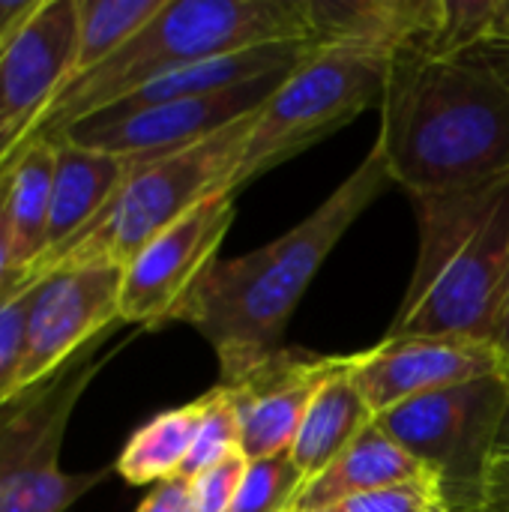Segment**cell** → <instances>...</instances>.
<instances>
[{
	"label": "cell",
	"instance_id": "obj_1",
	"mask_svg": "<svg viewBox=\"0 0 509 512\" xmlns=\"http://www.w3.org/2000/svg\"><path fill=\"white\" fill-rule=\"evenodd\" d=\"M375 144L411 198L509 174V36L408 39L390 60Z\"/></svg>",
	"mask_w": 509,
	"mask_h": 512
},
{
	"label": "cell",
	"instance_id": "obj_2",
	"mask_svg": "<svg viewBox=\"0 0 509 512\" xmlns=\"http://www.w3.org/2000/svg\"><path fill=\"white\" fill-rule=\"evenodd\" d=\"M441 0H312L318 39L261 105L231 192L381 105L393 54L438 18Z\"/></svg>",
	"mask_w": 509,
	"mask_h": 512
},
{
	"label": "cell",
	"instance_id": "obj_3",
	"mask_svg": "<svg viewBox=\"0 0 509 512\" xmlns=\"http://www.w3.org/2000/svg\"><path fill=\"white\" fill-rule=\"evenodd\" d=\"M390 183L384 153L372 144L369 156L303 222L240 258H219L198 279L171 321L195 327L210 342L219 384L243 378L285 348V327L315 273Z\"/></svg>",
	"mask_w": 509,
	"mask_h": 512
},
{
	"label": "cell",
	"instance_id": "obj_4",
	"mask_svg": "<svg viewBox=\"0 0 509 512\" xmlns=\"http://www.w3.org/2000/svg\"><path fill=\"white\" fill-rule=\"evenodd\" d=\"M411 201L420 252L387 336L492 342L509 294V174Z\"/></svg>",
	"mask_w": 509,
	"mask_h": 512
},
{
	"label": "cell",
	"instance_id": "obj_5",
	"mask_svg": "<svg viewBox=\"0 0 509 512\" xmlns=\"http://www.w3.org/2000/svg\"><path fill=\"white\" fill-rule=\"evenodd\" d=\"M309 39H318L312 0H165L123 48L60 90L30 138H54L168 72Z\"/></svg>",
	"mask_w": 509,
	"mask_h": 512
},
{
	"label": "cell",
	"instance_id": "obj_6",
	"mask_svg": "<svg viewBox=\"0 0 509 512\" xmlns=\"http://www.w3.org/2000/svg\"><path fill=\"white\" fill-rule=\"evenodd\" d=\"M258 111L237 117L216 135L183 150L144 156L141 165L126 177L114 201L102 210V216L63 252L36 264L30 270V279L72 267L123 270L159 231L174 225L192 207H198L210 195L231 192V177L237 171L243 144L255 126Z\"/></svg>",
	"mask_w": 509,
	"mask_h": 512
},
{
	"label": "cell",
	"instance_id": "obj_7",
	"mask_svg": "<svg viewBox=\"0 0 509 512\" xmlns=\"http://www.w3.org/2000/svg\"><path fill=\"white\" fill-rule=\"evenodd\" d=\"M105 339L0 405V512H66L108 477V468L63 474L57 465L69 417L105 366L99 360Z\"/></svg>",
	"mask_w": 509,
	"mask_h": 512
},
{
	"label": "cell",
	"instance_id": "obj_8",
	"mask_svg": "<svg viewBox=\"0 0 509 512\" xmlns=\"http://www.w3.org/2000/svg\"><path fill=\"white\" fill-rule=\"evenodd\" d=\"M237 216V195L219 192L159 231L126 267L120 285V321L162 327L219 261V246Z\"/></svg>",
	"mask_w": 509,
	"mask_h": 512
},
{
	"label": "cell",
	"instance_id": "obj_9",
	"mask_svg": "<svg viewBox=\"0 0 509 512\" xmlns=\"http://www.w3.org/2000/svg\"><path fill=\"white\" fill-rule=\"evenodd\" d=\"M507 378L474 381L408 399L375 417L399 447L450 483L477 486L480 468L492 453V426L504 399Z\"/></svg>",
	"mask_w": 509,
	"mask_h": 512
},
{
	"label": "cell",
	"instance_id": "obj_10",
	"mask_svg": "<svg viewBox=\"0 0 509 512\" xmlns=\"http://www.w3.org/2000/svg\"><path fill=\"white\" fill-rule=\"evenodd\" d=\"M120 285V267H72L36 279L18 390L45 381L87 345L123 324Z\"/></svg>",
	"mask_w": 509,
	"mask_h": 512
},
{
	"label": "cell",
	"instance_id": "obj_11",
	"mask_svg": "<svg viewBox=\"0 0 509 512\" xmlns=\"http://www.w3.org/2000/svg\"><path fill=\"white\" fill-rule=\"evenodd\" d=\"M351 375L366 405L378 417L426 393L465 387L474 381L509 378V363L498 345L483 339L384 336L375 348L354 354Z\"/></svg>",
	"mask_w": 509,
	"mask_h": 512
},
{
	"label": "cell",
	"instance_id": "obj_12",
	"mask_svg": "<svg viewBox=\"0 0 509 512\" xmlns=\"http://www.w3.org/2000/svg\"><path fill=\"white\" fill-rule=\"evenodd\" d=\"M285 75L258 78L240 84L234 90L210 93V96H189L177 102L150 105L123 117H87L54 138H63L78 147L117 153V156H162L183 150L195 141H204L234 123L243 114L258 111L273 90L282 84Z\"/></svg>",
	"mask_w": 509,
	"mask_h": 512
},
{
	"label": "cell",
	"instance_id": "obj_13",
	"mask_svg": "<svg viewBox=\"0 0 509 512\" xmlns=\"http://www.w3.org/2000/svg\"><path fill=\"white\" fill-rule=\"evenodd\" d=\"M78 0H39L0 54V123L21 141L75 75Z\"/></svg>",
	"mask_w": 509,
	"mask_h": 512
},
{
	"label": "cell",
	"instance_id": "obj_14",
	"mask_svg": "<svg viewBox=\"0 0 509 512\" xmlns=\"http://www.w3.org/2000/svg\"><path fill=\"white\" fill-rule=\"evenodd\" d=\"M342 357L282 348L243 378L222 384L231 393L240 423V453L246 462L288 453L297 429Z\"/></svg>",
	"mask_w": 509,
	"mask_h": 512
},
{
	"label": "cell",
	"instance_id": "obj_15",
	"mask_svg": "<svg viewBox=\"0 0 509 512\" xmlns=\"http://www.w3.org/2000/svg\"><path fill=\"white\" fill-rule=\"evenodd\" d=\"M51 141H54L51 213H48L45 255L36 264L54 258L75 237H81L102 216V210L114 201V195L126 183V177L144 159V156H117V153L78 147L63 138H51Z\"/></svg>",
	"mask_w": 509,
	"mask_h": 512
},
{
	"label": "cell",
	"instance_id": "obj_16",
	"mask_svg": "<svg viewBox=\"0 0 509 512\" xmlns=\"http://www.w3.org/2000/svg\"><path fill=\"white\" fill-rule=\"evenodd\" d=\"M429 471L420 459H414L405 447H399L387 432L375 423L315 480H309L294 504V512L333 510L357 495L417 480Z\"/></svg>",
	"mask_w": 509,
	"mask_h": 512
},
{
	"label": "cell",
	"instance_id": "obj_17",
	"mask_svg": "<svg viewBox=\"0 0 509 512\" xmlns=\"http://www.w3.org/2000/svg\"><path fill=\"white\" fill-rule=\"evenodd\" d=\"M351 360L354 354H345L339 369L324 381L288 450L306 483L324 474L375 423V414L351 375Z\"/></svg>",
	"mask_w": 509,
	"mask_h": 512
},
{
	"label": "cell",
	"instance_id": "obj_18",
	"mask_svg": "<svg viewBox=\"0 0 509 512\" xmlns=\"http://www.w3.org/2000/svg\"><path fill=\"white\" fill-rule=\"evenodd\" d=\"M54 180V141L24 138L6 162V225L12 240V261L18 273L30 276L33 264L45 255L48 213Z\"/></svg>",
	"mask_w": 509,
	"mask_h": 512
},
{
	"label": "cell",
	"instance_id": "obj_19",
	"mask_svg": "<svg viewBox=\"0 0 509 512\" xmlns=\"http://www.w3.org/2000/svg\"><path fill=\"white\" fill-rule=\"evenodd\" d=\"M198 420H201V399L156 414L129 438L120 459L114 462V471L129 486H147V483L159 486L171 477H180L192 438L198 432Z\"/></svg>",
	"mask_w": 509,
	"mask_h": 512
},
{
	"label": "cell",
	"instance_id": "obj_20",
	"mask_svg": "<svg viewBox=\"0 0 509 512\" xmlns=\"http://www.w3.org/2000/svg\"><path fill=\"white\" fill-rule=\"evenodd\" d=\"M165 0H78V57L75 75H84L123 48Z\"/></svg>",
	"mask_w": 509,
	"mask_h": 512
},
{
	"label": "cell",
	"instance_id": "obj_21",
	"mask_svg": "<svg viewBox=\"0 0 509 512\" xmlns=\"http://www.w3.org/2000/svg\"><path fill=\"white\" fill-rule=\"evenodd\" d=\"M231 456H243L240 453V423H237L231 393L219 384L201 396L198 432L192 438V447H189V456L183 462L180 477L195 480L198 474L222 465Z\"/></svg>",
	"mask_w": 509,
	"mask_h": 512
},
{
	"label": "cell",
	"instance_id": "obj_22",
	"mask_svg": "<svg viewBox=\"0 0 509 512\" xmlns=\"http://www.w3.org/2000/svg\"><path fill=\"white\" fill-rule=\"evenodd\" d=\"M306 480L291 462V453L246 462L231 512H294Z\"/></svg>",
	"mask_w": 509,
	"mask_h": 512
},
{
	"label": "cell",
	"instance_id": "obj_23",
	"mask_svg": "<svg viewBox=\"0 0 509 512\" xmlns=\"http://www.w3.org/2000/svg\"><path fill=\"white\" fill-rule=\"evenodd\" d=\"M36 279L21 282L0 297V405L18 393V378L27 348V315Z\"/></svg>",
	"mask_w": 509,
	"mask_h": 512
},
{
	"label": "cell",
	"instance_id": "obj_24",
	"mask_svg": "<svg viewBox=\"0 0 509 512\" xmlns=\"http://www.w3.org/2000/svg\"><path fill=\"white\" fill-rule=\"evenodd\" d=\"M444 501V480L438 474H423L408 483L384 486L366 495H357L339 507L336 512H426Z\"/></svg>",
	"mask_w": 509,
	"mask_h": 512
},
{
	"label": "cell",
	"instance_id": "obj_25",
	"mask_svg": "<svg viewBox=\"0 0 509 512\" xmlns=\"http://www.w3.org/2000/svg\"><path fill=\"white\" fill-rule=\"evenodd\" d=\"M243 474L246 459L231 456L222 465L189 480V512H231Z\"/></svg>",
	"mask_w": 509,
	"mask_h": 512
},
{
	"label": "cell",
	"instance_id": "obj_26",
	"mask_svg": "<svg viewBox=\"0 0 509 512\" xmlns=\"http://www.w3.org/2000/svg\"><path fill=\"white\" fill-rule=\"evenodd\" d=\"M468 512H509V453H489L471 498Z\"/></svg>",
	"mask_w": 509,
	"mask_h": 512
},
{
	"label": "cell",
	"instance_id": "obj_27",
	"mask_svg": "<svg viewBox=\"0 0 509 512\" xmlns=\"http://www.w3.org/2000/svg\"><path fill=\"white\" fill-rule=\"evenodd\" d=\"M6 165L0 168V297L9 294L12 288H18L21 282H27L30 276L18 273L15 261H12V240H9V225H6Z\"/></svg>",
	"mask_w": 509,
	"mask_h": 512
},
{
	"label": "cell",
	"instance_id": "obj_28",
	"mask_svg": "<svg viewBox=\"0 0 509 512\" xmlns=\"http://www.w3.org/2000/svg\"><path fill=\"white\" fill-rule=\"evenodd\" d=\"M138 512H189V480L186 477H171L141 501Z\"/></svg>",
	"mask_w": 509,
	"mask_h": 512
},
{
	"label": "cell",
	"instance_id": "obj_29",
	"mask_svg": "<svg viewBox=\"0 0 509 512\" xmlns=\"http://www.w3.org/2000/svg\"><path fill=\"white\" fill-rule=\"evenodd\" d=\"M39 0H0V54L36 12Z\"/></svg>",
	"mask_w": 509,
	"mask_h": 512
},
{
	"label": "cell",
	"instance_id": "obj_30",
	"mask_svg": "<svg viewBox=\"0 0 509 512\" xmlns=\"http://www.w3.org/2000/svg\"><path fill=\"white\" fill-rule=\"evenodd\" d=\"M492 453H509V378L504 384V399L492 426Z\"/></svg>",
	"mask_w": 509,
	"mask_h": 512
},
{
	"label": "cell",
	"instance_id": "obj_31",
	"mask_svg": "<svg viewBox=\"0 0 509 512\" xmlns=\"http://www.w3.org/2000/svg\"><path fill=\"white\" fill-rule=\"evenodd\" d=\"M21 147V138L12 132V129H6L3 123H0V168L12 159V153Z\"/></svg>",
	"mask_w": 509,
	"mask_h": 512
},
{
	"label": "cell",
	"instance_id": "obj_32",
	"mask_svg": "<svg viewBox=\"0 0 509 512\" xmlns=\"http://www.w3.org/2000/svg\"><path fill=\"white\" fill-rule=\"evenodd\" d=\"M498 348H501V354L507 357L509 363V294H507V303H504V312H501V321H498V330H495V339H492Z\"/></svg>",
	"mask_w": 509,
	"mask_h": 512
},
{
	"label": "cell",
	"instance_id": "obj_33",
	"mask_svg": "<svg viewBox=\"0 0 509 512\" xmlns=\"http://www.w3.org/2000/svg\"><path fill=\"white\" fill-rule=\"evenodd\" d=\"M426 512H453L447 504H438V507H432V510H426Z\"/></svg>",
	"mask_w": 509,
	"mask_h": 512
},
{
	"label": "cell",
	"instance_id": "obj_34",
	"mask_svg": "<svg viewBox=\"0 0 509 512\" xmlns=\"http://www.w3.org/2000/svg\"><path fill=\"white\" fill-rule=\"evenodd\" d=\"M315 512H336V510H315Z\"/></svg>",
	"mask_w": 509,
	"mask_h": 512
}]
</instances>
